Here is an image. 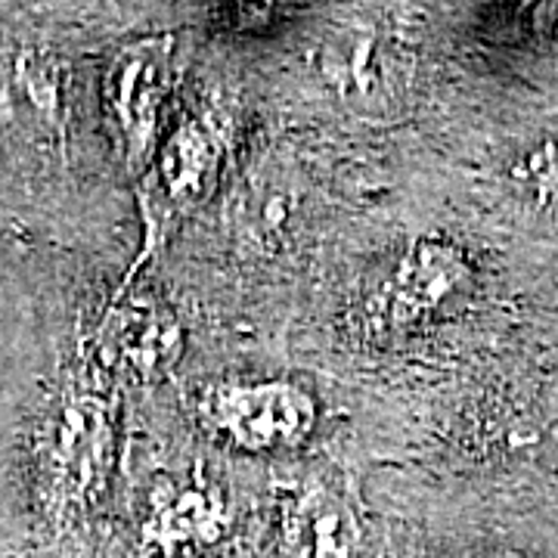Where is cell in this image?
Returning a JSON list of instances; mask_svg holds the SVG:
<instances>
[{
	"instance_id": "cell-8",
	"label": "cell",
	"mask_w": 558,
	"mask_h": 558,
	"mask_svg": "<svg viewBox=\"0 0 558 558\" xmlns=\"http://www.w3.org/2000/svg\"><path fill=\"white\" fill-rule=\"evenodd\" d=\"M57 81L50 65L35 57H16L0 65V109L16 124H44L57 119Z\"/></svg>"
},
{
	"instance_id": "cell-9",
	"label": "cell",
	"mask_w": 558,
	"mask_h": 558,
	"mask_svg": "<svg viewBox=\"0 0 558 558\" xmlns=\"http://www.w3.org/2000/svg\"><path fill=\"white\" fill-rule=\"evenodd\" d=\"M509 180L527 202L539 208H558V137L521 149L509 165Z\"/></svg>"
},
{
	"instance_id": "cell-3",
	"label": "cell",
	"mask_w": 558,
	"mask_h": 558,
	"mask_svg": "<svg viewBox=\"0 0 558 558\" xmlns=\"http://www.w3.org/2000/svg\"><path fill=\"white\" fill-rule=\"evenodd\" d=\"M469 286L472 264L459 245L422 240L391 264L369 299V314L391 329H413L453 307Z\"/></svg>"
},
{
	"instance_id": "cell-2",
	"label": "cell",
	"mask_w": 558,
	"mask_h": 558,
	"mask_svg": "<svg viewBox=\"0 0 558 558\" xmlns=\"http://www.w3.org/2000/svg\"><path fill=\"white\" fill-rule=\"evenodd\" d=\"M317 65L336 97L360 112H385L410 84V57L385 28L348 22L319 44Z\"/></svg>"
},
{
	"instance_id": "cell-4",
	"label": "cell",
	"mask_w": 558,
	"mask_h": 558,
	"mask_svg": "<svg viewBox=\"0 0 558 558\" xmlns=\"http://www.w3.org/2000/svg\"><path fill=\"white\" fill-rule=\"evenodd\" d=\"M171 84V40L149 38L124 47L112 69L106 97L119 124L128 159L146 165L159 134V112Z\"/></svg>"
},
{
	"instance_id": "cell-10",
	"label": "cell",
	"mask_w": 558,
	"mask_h": 558,
	"mask_svg": "<svg viewBox=\"0 0 558 558\" xmlns=\"http://www.w3.org/2000/svg\"><path fill=\"white\" fill-rule=\"evenodd\" d=\"M531 32L534 38L558 57V3H539V7H531Z\"/></svg>"
},
{
	"instance_id": "cell-7",
	"label": "cell",
	"mask_w": 558,
	"mask_h": 558,
	"mask_svg": "<svg viewBox=\"0 0 558 558\" xmlns=\"http://www.w3.org/2000/svg\"><path fill=\"white\" fill-rule=\"evenodd\" d=\"M218 168L220 140L215 137V131L202 121H186L161 149L159 178L165 193L174 202H196L215 186Z\"/></svg>"
},
{
	"instance_id": "cell-6",
	"label": "cell",
	"mask_w": 558,
	"mask_h": 558,
	"mask_svg": "<svg viewBox=\"0 0 558 558\" xmlns=\"http://www.w3.org/2000/svg\"><path fill=\"white\" fill-rule=\"evenodd\" d=\"M227 512L211 487L161 484L143 524V543L161 558L202 553L223 537Z\"/></svg>"
},
{
	"instance_id": "cell-5",
	"label": "cell",
	"mask_w": 558,
	"mask_h": 558,
	"mask_svg": "<svg viewBox=\"0 0 558 558\" xmlns=\"http://www.w3.org/2000/svg\"><path fill=\"white\" fill-rule=\"evenodd\" d=\"M360 521L329 481H307L282 502L277 558H357Z\"/></svg>"
},
{
	"instance_id": "cell-1",
	"label": "cell",
	"mask_w": 558,
	"mask_h": 558,
	"mask_svg": "<svg viewBox=\"0 0 558 558\" xmlns=\"http://www.w3.org/2000/svg\"><path fill=\"white\" fill-rule=\"evenodd\" d=\"M202 413L208 425L242 450L270 453L311 435L317 407L292 381H236L215 388Z\"/></svg>"
}]
</instances>
